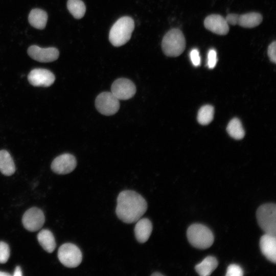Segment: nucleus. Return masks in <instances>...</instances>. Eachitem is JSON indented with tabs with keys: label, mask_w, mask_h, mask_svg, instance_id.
Wrapping results in <instances>:
<instances>
[{
	"label": "nucleus",
	"mask_w": 276,
	"mask_h": 276,
	"mask_svg": "<svg viewBox=\"0 0 276 276\" xmlns=\"http://www.w3.org/2000/svg\"><path fill=\"white\" fill-rule=\"evenodd\" d=\"M276 42L274 41L271 42L268 47V56L272 62H276Z\"/></svg>",
	"instance_id": "27"
},
{
	"label": "nucleus",
	"mask_w": 276,
	"mask_h": 276,
	"mask_svg": "<svg viewBox=\"0 0 276 276\" xmlns=\"http://www.w3.org/2000/svg\"><path fill=\"white\" fill-rule=\"evenodd\" d=\"M67 8L71 14L77 19L83 17L86 11L85 5L81 0H68Z\"/></svg>",
	"instance_id": "22"
},
{
	"label": "nucleus",
	"mask_w": 276,
	"mask_h": 276,
	"mask_svg": "<svg viewBox=\"0 0 276 276\" xmlns=\"http://www.w3.org/2000/svg\"><path fill=\"white\" fill-rule=\"evenodd\" d=\"M28 79L29 83L34 86L48 87L54 83L55 77L48 70L35 68L30 72Z\"/></svg>",
	"instance_id": "11"
},
{
	"label": "nucleus",
	"mask_w": 276,
	"mask_h": 276,
	"mask_svg": "<svg viewBox=\"0 0 276 276\" xmlns=\"http://www.w3.org/2000/svg\"><path fill=\"white\" fill-rule=\"evenodd\" d=\"M22 275V271L19 266H17L14 271L13 275L14 276H21Z\"/></svg>",
	"instance_id": "30"
},
{
	"label": "nucleus",
	"mask_w": 276,
	"mask_h": 276,
	"mask_svg": "<svg viewBox=\"0 0 276 276\" xmlns=\"http://www.w3.org/2000/svg\"><path fill=\"white\" fill-rule=\"evenodd\" d=\"M205 28L211 32L220 35L227 34L229 26L225 18L218 14H212L204 20Z\"/></svg>",
	"instance_id": "13"
},
{
	"label": "nucleus",
	"mask_w": 276,
	"mask_h": 276,
	"mask_svg": "<svg viewBox=\"0 0 276 276\" xmlns=\"http://www.w3.org/2000/svg\"><path fill=\"white\" fill-rule=\"evenodd\" d=\"M134 28L133 19L123 16L117 20L110 29L109 40L114 47H120L128 42Z\"/></svg>",
	"instance_id": "2"
},
{
	"label": "nucleus",
	"mask_w": 276,
	"mask_h": 276,
	"mask_svg": "<svg viewBox=\"0 0 276 276\" xmlns=\"http://www.w3.org/2000/svg\"><path fill=\"white\" fill-rule=\"evenodd\" d=\"M58 258L60 262L69 268L77 267L82 260V255L80 249L75 244L66 243L58 249Z\"/></svg>",
	"instance_id": "6"
},
{
	"label": "nucleus",
	"mask_w": 276,
	"mask_h": 276,
	"mask_svg": "<svg viewBox=\"0 0 276 276\" xmlns=\"http://www.w3.org/2000/svg\"><path fill=\"white\" fill-rule=\"evenodd\" d=\"M187 235L189 243L198 249L208 248L214 242V237L212 232L201 224L191 225L187 229Z\"/></svg>",
	"instance_id": "3"
},
{
	"label": "nucleus",
	"mask_w": 276,
	"mask_h": 276,
	"mask_svg": "<svg viewBox=\"0 0 276 276\" xmlns=\"http://www.w3.org/2000/svg\"><path fill=\"white\" fill-rule=\"evenodd\" d=\"M243 271L241 267L237 264H233L229 265L226 270V276H242Z\"/></svg>",
	"instance_id": "25"
},
{
	"label": "nucleus",
	"mask_w": 276,
	"mask_h": 276,
	"mask_svg": "<svg viewBox=\"0 0 276 276\" xmlns=\"http://www.w3.org/2000/svg\"><path fill=\"white\" fill-rule=\"evenodd\" d=\"M151 275H153V276H159V275H163V274H162V273H159V272H155V273H153L151 274Z\"/></svg>",
	"instance_id": "32"
},
{
	"label": "nucleus",
	"mask_w": 276,
	"mask_h": 276,
	"mask_svg": "<svg viewBox=\"0 0 276 276\" xmlns=\"http://www.w3.org/2000/svg\"><path fill=\"white\" fill-rule=\"evenodd\" d=\"M28 54L34 60L41 62L54 61L57 59L59 55L56 48H41L35 45L28 48Z\"/></svg>",
	"instance_id": "12"
},
{
	"label": "nucleus",
	"mask_w": 276,
	"mask_h": 276,
	"mask_svg": "<svg viewBox=\"0 0 276 276\" xmlns=\"http://www.w3.org/2000/svg\"><path fill=\"white\" fill-rule=\"evenodd\" d=\"M10 275V274L9 273L0 271V276H8Z\"/></svg>",
	"instance_id": "31"
},
{
	"label": "nucleus",
	"mask_w": 276,
	"mask_h": 276,
	"mask_svg": "<svg viewBox=\"0 0 276 276\" xmlns=\"http://www.w3.org/2000/svg\"><path fill=\"white\" fill-rule=\"evenodd\" d=\"M186 48V40L182 32L178 29H172L164 36L162 48L164 53L169 57H177Z\"/></svg>",
	"instance_id": "4"
},
{
	"label": "nucleus",
	"mask_w": 276,
	"mask_h": 276,
	"mask_svg": "<svg viewBox=\"0 0 276 276\" xmlns=\"http://www.w3.org/2000/svg\"><path fill=\"white\" fill-rule=\"evenodd\" d=\"M260 247L263 255L267 260L276 262V238L268 234H265L260 238Z\"/></svg>",
	"instance_id": "14"
},
{
	"label": "nucleus",
	"mask_w": 276,
	"mask_h": 276,
	"mask_svg": "<svg viewBox=\"0 0 276 276\" xmlns=\"http://www.w3.org/2000/svg\"><path fill=\"white\" fill-rule=\"evenodd\" d=\"M227 131L232 137L236 140H241L245 135L242 123L237 118H234L229 122Z\"/></svg>",
	"instance_id": "21"
},
{
	"label": "nucleus",
	"mask_w": 276,
	"mask_h": 276,
	"mask_svg": "<svg viewBox=\"0 0 276 276\" xmlns=\"http://www.w3.org/2000/svg\"><path fill=\"white\" fill-rule=\"evenodd\" d=\"M147 209L146 201L135 191L125 190L118 196L116 212L118 217L125 223L136 222Z\"/></svg>",
	"instance_id": "1"
},
{
	"label": "nucleus",
	"mask_w": 276,
	"mask_h": 276,
	"mask_svg": "<svg viewBox=\"0 0 276 276\" xmlns=\"http://www.w3.org/2000/svg\"><path fill=\"white\" fill-rule=\"evenodd\" d=\"M134 227L135 236L140 243L146 242L149 238L152 231V224L148 218L139 219Z\"/></svg>",
	"instance_id": "15"
},
{
	"label": "nucleus",
	"mask_w": 276,
	"mask_h": 276,
	"mask_svg": "<svg viewBox=\"0 0 276 276\" xmlns=\"http://www.w3.org/2000/svg\"><path fill=\"white\" fill-rule=\"evenodd\" d=\"M111 93L119 100L132 98L136 93V87L130 80L121 78L116 80L111 86Z\"/></svg>",
	"instance_id": "8"
},
{
	"label": "nucleus",
	"mask_w": 276,
	"mask_h": 276,
	"mask_svg": "<svg viewBox=\"0 0 276 276\" xmlns=\"http://www.w3.org/2000/svg\"><path fill=\"white\" fill-rule=\"evenodd\" d=\"M77 165L75 157L69 153H64L56 157L51 166L52 170L58 174H66L72 172Z\"/></svg>",
	"instance_id": "10"
},
{
	"label": "nucleus",
	"mask_w": 276,
	"mask_h": 276,
	"mask_svg": "<svg viewBox=\"0 0 276 276\" xmlns=\"http://www.w3.org/2000/svg\"><path fill=\"white\" fill-rule=\"evenodd\" d=\"M214 114V109L212 106L210 105L203 106L198 113V122L201 125H208L213 120Z\"/></svg>",
	"instance_id": "23"
},
{
	"label": "nucleus",
	"mask_w": 276,
	"mask_h": 276,
	"mask_svg": "<svg viewBox=\"0 0 276 276\" xmlns=\"http://www.w3.org/2000/svg\"><path fill=\"white\" fill-rule=\"evenodd\" d=\"M238 17V14L234 13L229 14L226 16L225 19L228 24L236 25H237Z\"/></svg>",
	"instance_id": "29"
},
{
	"label": "nucleus",
	"mask_w": 276,
	"mask_h": 276,
	"mask_svg": "<svg viewBox=\"0 0 276 276\" xmlns=\"http://www.w3.org/2000/svg\"><path fill=\"white\" fill-rule=\"evenodd\" d=\"M262 16L257 12H250L239 15L237 25L246 28H252L262 21Z\"/></svg>",
	"instance_id": "17"
},
{
	"label": "nucleus",
	"mask_w": 276,
	"mask_h": 276,
	"mask_svg": "<svg viewBox=\"0 0 276 276\" xmlns=\"http://www.w3.org/2000/svg\"><path fill=\"white\" fill-rule=\"evenodd\" d=\"M15 171L14 161L9 153L5 150L0 151V172L6 176H11Z\"/></svg>",
	"instance_id": "20"
},
{
	"label": "nucleus",
	"mask_w": 276,
	"mask_h": 276,
	"mask_svg": "<svg viewBox=\"0 0 276 276\" xmlns=\"http://www.w3.org/2000/svg\"><path fill=\"white\" fill-rule=\"evenodd\" d=\"M10 257L9 245L3 241H0V263H6Z\"/></svg>",
	"instance_id": "24"
},
{
	"label": "nucleus",
	"mask_w": 276,
	"mask_h": 276,
	"mask_svg": "<svg viewBox=\"0 0 276 276\" xmlns=\"http://www.w3.org/2000/svg\"><path fill=\"white\" fill-rule=\"evenodd\" d=\"M260 227L266 233L276 235V205L266 203L260 205L256 212Z\"/></svg>",
	"instance_id": "5"
},
{
	"label": "nucleus",
	"mask_w": 276,
	"mask_h": 276,
	"mask_svg": "<svg viewBox=\"0 0 276 276\" xmlns=\"http://www.w3.org/2000/svg\"><path fill=\"white\" fill-rule=\"evenodd\" d=\"M28 20L30 24L35 28L43 29L48 20L46 12L40 9H34L29 13Z\"/></svg>",
	"instance_id": "19"
},
{
	"label": "nucleus",
	"mask_w": 276,
	"mask_h": 276,
	"mask_svg": "<svg viewBox=\"0 0 276 276\" xmlns=\"http://www.w3.org/2000/svg\"><path fill=\"white\" fill-rule=\"evenodd\" d=\"M37 237L39 243L47 252H53L56 244L54 235L50 231L42 229L39 232Z\"/></svg>",
	"instance_id": "18"
},
{
	"label": "nucleus",
	"mask_w": 276,
	"mask_h": 276,
	"mask_svg": "<svg viewBox=\"0 0 276 276\" xmlns=\"http://www.w3.org/2000/svg\"><path fill=\"white\" fill-rule=\"evenodd\" d=\"M44 221L43 213L40 209L36 207L28 210L22 218L24 226L30 232H35L40 229Z\"/></svg>",
	"instance_id": "9"
},
{
	"label": "nucleus",
	"mask_w": 276,
	"mask_h": 276,
	"mask_svg": "<svg viewBox=\"0 0 276 276\" xmlns=\"http://www.w3.org/2000/svg\"><path fill=\"white\" fill-rule=\"evenodd\" d=\"M97 110L105 116H112L118 112L120 108V102L112 93L104 91L97 97L95 100Z\"/></svg>",
	"instance_id": "7"
},
{
	"label": "nucleus",
	"mask_w": 276,
	"mask_h": 276,
	"mask_svg": "<svg viewBox=\"0 0 276 276\" xmlns=\"http://www.w3.org/2000/svg\"><path fill=\"white\" fill-rule=\"evenodd\" d=\"M217 61V53L215 50L211 49L209 51L208 56V65L210 68H214Z\"/></svg>",
	"instance_id": "26"
},
{
	"label": "nucleus",
	"mask_w": 276,
	"mask_h": 276,
	"mask_svg": "<svg viewBox=\"0 0 276 276\" xmlns=\"http://www.w3.org/2000/svg\"><path fill=\"white\" fill-rule=\"evenodd\" d=\"M218 264L216 258L209 256L205 258L200 263L197 264L195 267V269L200 275L208 276L217 268Z\"/></svg>",
	"instance_id": "16"
},
{
	"label": "nucleus",
	"mask_w": 276,
	"mask_h": 276,
	"mask_svg": "<svg viewBox=\"0 0 276 276\" xmlns=\"http://www.w3.org/2000/svg\"><path fill=\"white\" fill-rule=\"evenodd\" d=\"M190 58L193 64L195 66H198L200 64V57L199 51L196 49H193L190 54Z\"/></svg>",
	"instance_id": "28"
}]
</instances>
